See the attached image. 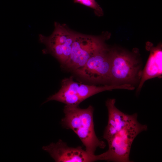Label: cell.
Segmentation results:
<instances>
[{"label": "cell", "mask_w": 162, "mask_h": 162, "mask_svg": "<svg viewBox=\"0 0 162 162\" xmlns=\"http://www.w3.org/2000/svg\"><path fill=\"white\" fill-rule=\"evenodd\" d=\"M54 26V31L51 35L47 36L40 34L39 40L45 46L46 52L64 65L69 58L76 32L65 24L55 22Z\"/></svg>", "instance_id": "obj_6"}, {"label": "cell", "mask_w": 162, "mask_h": 162, "mask_svg": "<svg viewBox=\"0 0 162 162\" xmlns=\"http://www.w3.org/2000/svg\"><path fill=\"white\" fill-rule=\"evenodd\" d=\"M63 111L64 116L61 120L62 124L77 135L87 152L94 154L98 148L105 147V142L98 138L95 132L92 106L82 109L78 106L65 105Z\"/></svg>", "instance_id": "obj_1"}, {"label": "cell", "mask_w": 162, "mask_h": 162, "mask_svg": "<svg viewBox=\"0 0 162 162\" xmlns=\"http://www.w3.org/2000/svg\"><path fill=\"white\" fill-rule=\"evenodd\" d=\"M148 126L137 121L124 127L107 141L108 148L100 154L101 160L115 162H130L133 142L137 136L146 131Z\"/></svg>", "instance_id": "obj_4"}, {"label": "cell", "mask_w": 162, "mask_h": 162, "mask_svg": "<svg viewBox=\"0 0 162 162\" xmlns=\"http://www.w3.org/2000/svg\"><path fill=\"white\" fill-rule=\"evenodd\" d=\"M42 148L57 162H92L100 160L99 154H91L81 146H69L61 139Z\"/></svg>", "instance_id": "obj_8"}, {"label": "cell", "mask_w": 162, "mask_h": 162, "mask_svg": "<svg viewBox=\"0 0 162 162\" xmlns=\"http://www.w3.org/2000/svg\"><path fill=\"white\" fill-rule=\"evenodd\" d=\"M116 101L115 99L110 98L106 102L108 120L103 137L106 141L127 125L138 120L137 113L131 115L124 113L116 106Z\"/></svg>", "instance_id": "obj_9"}, {"label": "cell", "mask_w": 162, "mask_h": 162, "mask_svg": "<svg viewBox=\"0 0 162 162\" xmlns=\"http://www.w3.org/2000/svg\"><path fill=\"white\" fill-rule=\"evenodd\" d=\"M110 48L105 44L92 56L83 66L74 72L89 81L110 85Z\"/></svg>", "instance_id": "obj_7"}, {"label": "cell", "mask_w": 162, "mask_h": 162, "mask_svg": "<svg viewBox=\"0 0 162 162\" xmlns=\"http://www.w3.org/2000/svg\"><path fill=\"white\" fill-rule=\"evenodd\" d=\"M146 49L150 54L144 69L138 86L137 92H139L145 82L148 80L158 77L161 78L162 75V44L154 46L151 43H147Z\"/></svg>", "instance_id": "obj_10"}, {"label": "cell", "mask_w": 162, "mask_h": 162, "mask_svg": "<svg viewBox=\"0 0 162 162\" xmlns=\"http://www.w3.org/2000/svg\"><path fill=\"white\" fill-rule=\"evenodd\" d=\"M129 84L105 85L97 86L85 84L74 81L72 76L63 80L58 91L48 98L44 103L51 100L58 101L66 105L78 106L87 98L102 92L115 89H132Z\"/></svg>", "instance_id": "obj_3"}, {"label": "cell", "mask_w": 162, "mask_h": 162, "mask_svg": "<svg viewBox=\"0 0 162 162\" xmlns=\"http://www.w3.org/2000/svg\"><path fill=\"white\" fill-rule=\"evenodd\" d=\"M137 52L110 48V85L129 84L134 86L136 84L138 85L142 69Z\"/></svg>", "instance_id": "obj_2"}, {"label": "cell", "mask_w": 162, "mask_h": 162, "mask_svg": "<svg viewBox=\"0 0 162 162\" xmlns=\"http://www.w3.org/2000/svg\"><path fill=\"white\" fill-rule=\"evenodd\" d=\"M110 34L104 32L97 36L76 32L69 58L64 65L74 71L86 63L92 56L103 46Z\"/></svg>", "instance_id": "obj_5"}, {"label": "cell", "mask_w": 162, "mask_h": 162, "mask_svg": "<svg viewBox=\"0 0 162 162\" xmlns=\"http://www.w3.org/2000/svg\"><path fill=\"white\" fill-rule=\"evenodd\" d=\"M74 3H78L93 9L96 16H101L104 15L102 8L95 0H73Z\"/></svg>", "instance_id": "obj_11"}]
</instances>
